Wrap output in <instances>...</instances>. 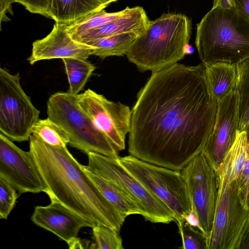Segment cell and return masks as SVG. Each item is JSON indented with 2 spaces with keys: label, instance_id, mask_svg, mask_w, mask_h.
I'll return each instance as SVG.
<instances>
[{
  "label": "cell",
  "instance_id": "7c38bea8",
  "mask_svg": "<svg viewBox=\"0 0 249 249\" xmlns=\"http://www.w3.org/2000/svg\"><path fill=\"white\" fill-rule=\"evenodd\" d=\"M0 178L10 183L19 195L48 192L30 152L22 150L1 133Z\"/></svg>",
  "mask_w": 249,
  "mask_h": 249
},
{
  "label": "cell",
  "instance_id": "3957f363",
  "mask_svg": "<svg viewBox=\"0 0 249 249\" xmlns=\"http://www.w3.org/2000/svg\"><path fill=\"white\" fill-rule=\"evenodd\" d=\"M196 27L195 44L203 65H236L249 58V17L235 6L213 4Z\"/></svg>",
  "mask_w": 249,
  "mask_h": 249
},
{
  "label": "cell",
  "instance_id": "277c9868",
  "mask_svg": "<svg viewBox=\"0 0 249 249\" xmlns=\"http://www.w3.org/2000/svg\"><path fill=\"white\" fill-rule=\"evenodd\" d=\"M192 33V22L181 14H163L150 21L126 56L141 71L155 72L183 59Z\"/></svg>",
  "mask_w": 249,
  "mask_h": 249
},
{
  "label": "cell",
  "instance_id": "30bf717a",
  "mask_svg": "<svg viewBox=\"0 0 249 249\" xmlns=\"http://www.w3.org/2000/svg\"><path fill=\"white\" fill-rule=\"evenodd\" d=\"M217 171L218 190L208 249H237L249 211L240 202L235 181L229 182Z\"/></svg>",
  "mask_w": 249,
  "mask_h": 249
},
{
  "label": "cell",
  "instance_id": "5bb4252c",
  "mask_svg": "<svg viewBox=\"0 0 249 249\" xmlns=\"http://www.w3.org/2000/svg\"><path fill=\"white\" fill-rule=\"evenodd\" d=\"M67 24L56 22L49 34L33 43L31 65L44 60L76 58L87 60L92 55L93 47L72 39L68 33Z\"/></svg>",
  "mask_w": 249,
  "mask_h": 249
},
{
  "label": "cell",
  "instance_id": "ba28073f",
  "mask_svg": "<svg viewBox=\"0 0 249 249\" xmlns=\"http://www.w3.org/2000/svg\"><path fill=\"white\" fill-rule=\"evenodd\" d=\"M20 79L19 72L13 74L0 68V131L18 142L29 140L40 115L22 89Z\"/></svg>",
  "mask_w": 249,
  "mask_h": 249
},
{
  "label": "cell",
  "instance_id": "8992f818",
  "mask_svg": "<svg viewBox=\"0 0 249 249\" xmlns=\"http://www.w3.org/2000/svg\"><path fill=\"white\" fill-rule=\"evenodd\" d=\"M85 168L116 185L138 209L145 220L154 223L175 221L173 213L160 199L147 189L119 161L98 153L88 154Z\"/></svg>",
  "mask_w": 249,
  "mask_h": 249
},
{
  "label": "cell",
  "instance_id": "2e32d148",
  "mask_svg": "<svg viewBox=\"0 0 249 249\" xmlns=\"http://www.w3.org/2000/svg\"><path fill=\"white\" fill-rule=\"evenodd\" d=\"M150 21L144 9L137 6L132 7L128 14L87 31L73 39L85 44L91 40L124 33L136 32L143 34Z\"/></svg>",
  "mask_w": 249,
  "mask_h": 249
},
{
  "label": "cell",
  "instance_id": "e0dca14e",
  "mask_svg": "<svg viewBox=\"0 0 249 249\" xmlns=\"http://www.w3.org/2000/svg\"><path fill=\"white\" fill-rule=\"evenodd\" d=\"M109 4L103 0H52L49 13L56 22L68 25Z\"/></svg>",
  "mask_w": 249,
  "mask_h": 249
},
{
  "label": "cell",
  "instance_id": "7a4b0ae2",
  "mask_svg": "<svg viewBox=\"0 0 249 249\" xmlns=\"http://www.w3.org/2000/svg\"><path fill=\"white\" fill-rule=\"evenodd\" d=\"M29 152L46 185L50 198L91 223L119 232L125 218L104 197L84 167L66 147L50 145L37 135L29 139Z\"/></svg>",
  "mask_w": 249,
  "mask_h": 249
},
{
  "label": "cell",
  "instance_id": "d4e9b609",
  "mask_svg": "<svg viewBox=\"0 0 249 249\" xmlns=\"http://www.w3.org/2000/svg\"><path fill=\"white\" fill-rule=\"evenodd\" d=\"M32 134L37 135L44 142L53 146L66 147L69 142L65 131L48 117L39 119L33 128Z\"/></svg>",
  "mask_w": 249,
  "mask_h": 249
},
{
  "label": "cell",
  "instance_id": "1f68e13d",
  "mask_svg": "<svg viewBox=\"0 0 249 249\" xmlns=\"http://www.w3.org/2000/svg\"><path fill=\"white\" fill-rule=\"evenodd\" d=\"M16 2V0H0V25L2 21H7L10 18L7 16L6 14L11 12L12 4Z\"/></svg>",
  "mask_w": 249,
  "mask_h": 249
},
{
  "label": "cell",
  "instance_id": "7402d4cb",
  "mask_svg": "<svg viewBox=\"0 0 249 249\" xmlns=\"http://www.w3.org/2000/svg\"><path fill=\"white\" fill-rule=\"evenodd\" d=\"M62 61L69 84L68 92L77 95L84 88L95 67L85 59L66 58L62 59Z\"/></svg>",
  "mask_w": 249,
  "mask_h": 249
},
{
  "label": "cell",
  "instance_id": "d6a6232c",
  "mask_svg": "<svg viewBox=\"0 0 249 249\" xmlns=\"http://www.w3.org/2000/svg\"><path fill=\"white\" fill-rule=\"evenodd\" d=\"M237 249H249V215L239 241Z\"/></svg>",
  "mask_w": 249,
  "mask_h": 249
},
{
  "label": "cell",
  "instance_id": "4fadbf2b",
  "mask_svg": "<svg viewBox=\"0 0 249 249\" xmlns=\"http://www.w3.org/2000/svg\"><path fill=\"white\" fill-rule=\"evenodd\" d=\"M238 127V100L235 89L218 102L214 127L203 148L217 168L234 141Z\"/></svg>",
  "mask_w": 249,
  "mask_h": 249
},
{
  "label": "cell",
  "instance_id": "83f0119b",
  "mask_svg": "<svg viewBox=\"0 0 249 249\" xmlns=\"http://www.w3.org/2000/svg\"><path fill=\"white\" fill-rule=\"evenodd\" d=\"M245 131L247 134V156L241 175L235 184L241 204L246 211H249V122Z\"/></svg>",
  "mask_w": 249,
  "mask_h": 249
},
{
  "label": "cell",
  "instance_id": "52a82bcc",
  "mask_svg": "<svg viewBox=\"0 0 249 249\" xmlns=\"http://www.w3.org/2000/svg\"><path fill=\"white\" fill-rule=\"evenodd\" d=\"M120 163L173 213L175 222L191 210V202L180 171L157 165L131 155L118 157Z\"/></svg>",
  "mask_w": 249,
  "mask_h": 249
},
{
  "label": "cell",
  "instance_id": "836d02e7",
  "mask_svg": "<svg viewBox=\"0 0 249 249\" xmlns=\"http://www.w3.org/2000/svg\"><path fill=\"white\" fill-rule=\"evenodd\" d=\"M69 249H85L92 248L95 249L96 246L95 243L90 244V242L86 240H80L78 237L73 239L69 243H68Z\"/></svg>",
  "mask_w": 249,
  "mask_h": 249
},
{
  "label": "cell",
  "instance_id": "484cf974",
  "mask_svg": "<svg viewBox=\"0 0 249 249\" xmlns=\"http://www.w3.org/2000/svg\"><path fill=\"white\" fill-rule=\"evenodd\" d=\"M178 232L182 239V249H207V241L204 234L199 230L189 225L183 219L176 221Z\"/></svg>",
  "mask_w": 249,
  "mask_h": 249
},
{
  "label": "cell",
  "instance_id": "9c48e42d",
  "mask_svg": "<svg viewBox=\"0 0 249 249\" xmlns=\"http://www.w3.org/2000/svg\"><path fill=\"white\" fill-rule=\"evenodd\" d=\"M191 204L195 208L207 240L208 249L213 230L219 185L217 168L204 149L181 171Z\"/></svg>",
  "mask_w": 249,
  "mask_h": 249
},
{
  "label": "cell",
  "instance_id": "5b68a950",
  "mask_svg": "<svg viewBox=\"0 0 249 249\" xmlns=\"http://www.w3.org/2000/svg\"><path fill=\"white\" fill-rule=\"evenodd\" d=\"M48 117L66 133L69 144L88 154L98 153L117 158L119 153L107 137L68 91L52 95L47 104Z\"/></svg>",
  "mask_w": 249,
  "mask_h": 249
},
{
  "label": "cell",
  "instance_id": "e575fe53",
  "mask_svg": "<svg viewBox=\"0 0 249 249\" xmlns=\"http://www.w3.org/2000/svg\"><path fill=\"white\" fill-rule=\"evenodd\" d=\"M235 7L249 17V0H233Z\"/></svg>",
  "mask_w": 249,
  "mask_h": 249
},
{
  "label": "cell",
  "instance_id": "4316f807",
  "mask_svg": "<svg viewBox=\"0 0 249 249\" xmlns=\"http://www.w3.org/2000/svg\"><path fill=\"white\" fill-rule=\"evenodd\" d=\"M96 249H123V241L118 231L102 225L92 228Z\"/></svg>",
  "mask_w": 249,
  "mask_h": 249
},
{
  "label": "cell",
  "instance_id": "d6986e66",
  "mask_svg": "<svg viewBox=\"0 0 249 249\" xmlns=\"http://www.w3.org/2000/svg\"><path fill=\"white\" fill-rule=\"evenodd\" d=\"M247 134L238 131L235 139L217 168L229 182L236 181L240 177L247 156Z\"/></svg>",
  "mask_w": 249,
  "mask_h": 249
},
{
  "label": "cell",
  "instance_id": "d590c367",
  "mask_svg": "<svg viewBox=\"0 0 249 249\" xmlns=\"http://www.w3.org/2000/svg\"><path fill=\"white\" fill-rule=\"evenodd\" d=\"M104 0V1H107V2L109 3H110L112 2L116 1H117V0Z\"/></svg>",
  "mask_w": 249,
  "mask_h": 249
},
{
  "label": "cell",
  "instance_id": "603a6c76",
  "mask_svg": "<svg viewBox=\"0 0 249 249\" xmlns=\"http://www.w3.org/2000/svg\"><path fill=\"white\" fill-rule=\"evenodd\" d=\"M235 90L238 100V131H245L249 122V58L236 65Z\"/></svg>",
  "mask_w": 249,
  "mask_h": 249
},
{
  "label": "cell",
  "instance_id": "cb8c5ba5",
  "mask_svg": "<svg viewBox=\"0 0 249 249\" xmlns=\"http://www.w3.org/2000/svg\"><path fill=\"white\" fill-rule=\"evenodd\" d=\"M132 9V8L127 6L124 9L118 12L107 13L103 9L92 13L67 25L68 33L73 39L87 31L97 28L104 23L128 14Z\"/></svg>",
  "mask_w": 249,
  "mask_h": 249
},
{
  "label": "cell",
  "instance_id": "9a60e30c",
  "mask_svg": "<svg viewBox=\"0 0 249 249\" xmlns=\"http://www.w3.org/2000/svg\"><path fill=\"white\" fill-rule=\"evenodd\" d=\"M50 200L48 205L35 208L31 220L36 225L51 232L67 244L77 237L82 228L94 227L57 200Z\"/></svg>",
  "mask_w": 249,
  "mask_h": 249
},
{
  "label": "cell",
  "instance_id": "6da1fadb",
  "mask_svg": "<svg viewBox=\"0 0 249 249\" xmlns=\"http://www.w3.org/2000/svg\"><path fill=\"white\" fill-rule=\"evenodd\" d=\"M217 107L202 63L152 72L131 110L130 155L180 171L203 150Z\"/></svg>",
  "mask_w": 249,
  "mask_h": 249
},
{
  "label": "cell",
  "instance_id": "f1b7e54d",
  "mask_svg": "<svg viewBox=\"0 0 249 249\" xmlns=\"http://www.w3.org/2000/svg\"><path fill=\"white\" fill-rule=\"evenodd\" d=\"M16 190L7 181L0 178V218L7 219L13 209L19 196Z\"/></svg>",
  "mask_w": 249,
  "mask_h": 249
},
{
  "label": "cell",
  "instance_id": "8fae6325",
  "mask_svg": "<svg viewBox=\"0 0 249 249\" xmlns=\"http://www.w3.org/2000/svg\"><path fill=\"white\" fill-rule=\"evenodd\" d=\"M79 105L119 152L125 149L130 128L131 110L126 105L107 99L91 89L76 95Z\"/></svg>",
  "mask_w": 249,
  "mask_h": 249
},
{
  "label": "cell",
  "instance_id": "ffe728a7",
  "mask_svg": "<svg viewBox=\"0 0 249 249\" xmlns=\"http://www.w3.org/2000/svg\"><path fill=\"white\" fill-rule=\"evenodd\" d=\"M142 34L130 32L91 40L85 43L93 47L92 55L100 58L126 55L136 39Z\"/></svg>",
  "mask_w": 249,
  "mask_h": 249
},
{
  "label": "cell",
  "instance_id": "f546056e",
  "mask_svg": "<svg viewBox=\"0 0 249 249\" xmlns=\"http://www.w3.org/2000/svg\"><path fill=\"white\" fill-rule=\"evenodd\" d=\"M52 0H16L32 13L40 14L50 18V10Z\"/></svg>",
  "mask_w": 249,
  "mask_h": 249
},
{
  "label": "cell",
  "instance_id": "ac0fdd59",
  "mask_svg": "<svg viewBox=\"0 0 249 249\" xmlns=\"http://www.w3.org/2000/svg\"><path fill=\"white\" fill-rule=\"evenodd\" d=\"M204 66L209 85L218 103L235 89L236 65L218 62L205 65Z\"/></svg>",
  "mask_w": 249,
  "mask_h": 249
},
{
  "label": "cell",
  "instance_id": "4dcf8cb0",
  "mask_svg": "<svg viewBox=\"0 0 249 249\" xmlns=\"http://www.w3.org/2000/svg\"><path fill=\"white\" fill-rule=\"evenodd\" d=\"M191 205V209L190 211L187 214L184 215L182 219L189 225L199 230L205 235L203 230L201 226L198 214L194 207L192 204Z\"/></svg>",
  "mask_w": 249,
  "mask_h": 249
},
{
  "label": "cell",
  "instance_id": "44dd1931",
  "mask_svg": "<svg viewBox=\"0 0 249 249\" xmlns=\"http://www.w3.org/2000/svg\"><path fill=\"white\" fill-rule=\"evenodd\" d=\"M85 169L104 197L124 218L132 214H140L138 209L116 185L104 178Z\"/></svg>",
  "mask_w": 249,
  "mask_h": 249
}]
</instances>
